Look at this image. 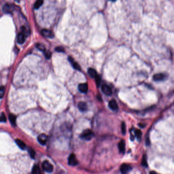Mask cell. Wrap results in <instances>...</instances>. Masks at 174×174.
Wrapping results in <instances>:
<instances>
[{"mask_svg":"<svg viewBox=\"0 0 174 174\" xmlns=\"http://www.w3.org/2000/svg\"><path fill=\"white\" fill-rule=\"evenodd\" d=\"M6 120L7 119L5 114L4 113H2L0 116V122L5 123L6 122Z\"/></svg>","mask_w":174,"mask_h":174,"instance_id":"cell-27","label":"cell"},{"mask_svg":"<svg viewBox=\"0 0 174 174\" xmlns=\"http://www.w3.org/2000/svg\"><path fill=\"white\" fill-rule=\"evenodd\" d=\"M96 78V84L98 86H99L100 84H101V78L100 77L99 75H97V77L95 78Z\"/></svg>","mask_w":174,"mask_h":174,"instance_id":"cell-30","label":"cell"},{"mask_svg":"<svg viewBox=\"0 0 174 174\" xmlns=\"http://www.w3.org/2000/svg\"><path fill=\"white\" fill-rule=\"evenodd\" d=\"M28 152H29V153L30 154V157L32 158H33L34 159L35 158V152L34 151V150L30 148H29L28 149Z\"/></svg>","mask_w":174,"mask_h":174,"instance_id":"cell-23","label":"cell"},{"mask_svg":"<svg viewBox=\"0 0 174 174\" xmlns=\"http://www.w3.org/2000/svg\"><path fill=\"white\" fill-rule=\"evenodd\" d=\"M78 108L81 112H85L87 110V105L85 102H80L78 104Z\"/></svg>","mask_w":174,"mask_h":174,"instance_id":"cell-12","label":"cell"},{"mask_svg":"<svg viewBox=\"0 0 174 174\" xmlns=\"http://www.w3.org/2000/svg\"><path fill=\"white\" fill-rule=\"evenodd\" d=\"M94 132L89 129H86L81 133V134L80 136V137L82 140L88 141L92 139L94 137Z\"/></svg>","mask_w":174,"mask_h":174,"instance_id":"cell-1","label":"cell"},{"mask_svg":"<svg viewBox=\"0 0 174 174\" xmlns=\"http://www.w3.org/2000/svg\"><path fill=\"white\" fill-rule=\"evenodd\" d=\"M132 169L131 165L124 163L121 166L120 171L122 174H127L132 170Z\"/></svg>","mask_w":174,"mask_h":174,"instance_id":"cell-6","label":"cell"},{"mask_svg":"<svg viewBox=\"0 0 174 174\" xmlns=\"http://www.w3.org/2000/svg\"><path fill=\"white\" fill-rule=\"evenodd\" d=\"M36 48L40 51H42V52H45L46 49V48L45 47V46L42 44H40V43H37L36 44Z\"/></svg>","mask_w":174,"mask_h":174,"instance_id":"cell-20","label":"cell"},{"mask_svg":"<svg viewBox=\"0 0 174 174\" xmlns=\"http://www.w3.org/2000/svg\"><path fill=\"white\" fill-rule=\"evenodd\" d=\"M108 107L110 109L113 111H115L118 109V105L115 100H111L109 101Z\"/></svg>","mask_w":174,"mask_h":174,"instance_id":"cell-11","label":"cell"},{"mask_svg":"<svg viewBox=\"0 0 174 174\" xmlns=\"http://www.w3.org/2000/svg\"><path fill=\"white\" fill-rule=\"evenodd\" d=\"M9 119L12 125L13 126H16V117L14 115L11 114L9 116Z\"/></svg>","mask_w":174,"mask_h":174,"instance_id":"cell-19","label":"cell"},{"mask_svg":"<svg viewBox=\"0 0 174 174\" xmlns=\"http://www.w3.org/2000/svg\"><path fill=\"white\" fill-rule=\"evenodd\" d=\"M101 89L102 92L106 96H111L112 94V91L111 87L107 84H103L101 86Z\"/></svg>","mask_w":174,"mask_h":174,"instance_id":"cell-3","label":"cell"},{"mask_svg":"<svg viewBox=\"0 0 174 174\" xmlns=\"http://www.w3.org/2000/svg\"><path fill=\"white\" fill-rule=\"evenodd\" d=\"M150 174H159L158 173H157V172H155V171H151L150 173Z\"/></svg>","mask_w":174,"mask_h":174,"instance_id":"cell-32","label":"cell"},{"mask_svg":"<svg viewBox=\"0 0 174 174\" xmlns=\"http://www.w3.org/2000/svg\"><path fill=\"white\" fill-rule=\"evenodd\" d=\"M37 140L42 145H45L48 140V136L45 134H42L38 136Z\"/></svg>","mask_w":174,"mask_h":174,"instance_id":"cell-9","label":"cell"},{"mask_svg":"<svg viewBox=\"0 0 174 174\" xmlns=\"http://www.w3.org/2000/svg\"><path fill=\"white\" fill-rule=\"evenodd\" d=\"M166 78V76L163 73H159L154 75L153 79L155 81H161L164 80Z\"/></svg>","mask_w":174,"mask_h":174,"instance_id":"cell-10","label":"cell"},{"mask_svg":"<svg viewBox=\"0 0 174 174\" xmlns=\"http://www.w3.org/2000/svg\"><path fill=\"white\" fill-rule=\"evenodd\" d=\"M69 164L71 166H76L78 164V161L76 157L75 154H72L70 155L68 159Z\"/></svg>","mask_w":174,"mask_h":174,"instance_id":"cell-5","label":"cell"},{"mask_svg":"<svg viewBox=\"0 0 174 174\" xmlns=\"http://www.w3.org/2000/svg\"><path fill=\"white\" fill-rule=\"evenodd\" d=\"M87 73L89 76L93 78H95L98 75L97 71L93 68H89L87 70Z\"/></svg>","mask_w":174,"mask_h":174,"instance_id":"cell-15","label":"cell"},{"mask_svg":"<svg viewBox=\"0 0 174 174\" xmlns=\"http://www.w3.org/2000/svg\"><path fill=\"white\" fill-rule=\"evenodd\" d=\"M32 174H41V170L38 165H35L33 167Z\"/></svg>","mask_w":174,"mask_h":174,"instance_id":"cell-18","label":"cell"},{"mask_svg":"<svg viewBox=\"0 0 174 174\" xmlns=\"http://www.w3.org/2000/svg\"><path fill=\"white\" fill-rule=\"evenodd\" d=\"M15 143L21 149L25 150L26 148V145L23 141L17 139L15 140Z\"/></svg>","mask_w":174,"mask_h":174,"instance_id":"cell-17","label":"cell"},{"mask_svg":"<svg viewBox=\"0 0 174 174\" xmlns=\"http://www.w3.org/2000/svg\"><path fill=\"white\" fill-rule=\"evenodd\" d=\"M44 2L42 0H38V1H37L35 4H34V7L35 9H38L43 5Z\"/></svg>","mask_w":174,"mask_h":174,"instance_id":"cell-21","label":"cell"},{"mask_svg":"<svg viewBox=\"0 0 174 174\" xmlns=\"http://www.w3.org/2000/svg\"><path fill=\"white\" fill-rule=\"evenodd\" d=\"M22 29V33L24 35L25 37H27V36H28L29 35V33H28V31L27 30V29H26V28L25 27V26H22L21 27Z\"/></svg>","mask_w":174,"mask_h":174,"instance_id":"cell-24","label":"cell"},{"mask_svg":"<svg viewBox=\"0 0 174 174\" xmlns=\"http://www.w3.org/2000/svg\"><path fill=\"white\" fill-rule=\"evenodd\" d=\"M42 34L45 37L52 38L54 37V33L50 30L48 29H43L41 31Z\"/></svg>","mask_w":174,"mask_h":174,"instance_id":"cell-7","label":"cell"},{"mask_svg":"<svg viewBox=\"0 0 174 174\" xmlns=\"http://www.w3.org/2000/svg\"><path fill=\"white\" fill-rule=\"evenodd\" d=\"M88 89V85L86 83H80L78 85V90L80 92L86 94L87 93Z\"/></svg>","mask_w":174,"mask_h":174,"instance_id":"cell-8","label":"cell"},{"mask_svg":"<svg viewBox=\"0 0 174 174\" xmlns=\"http://www.w3.org/2000/svg\"><path fill=\"white\" fill-rule=\"evenodd\" d=\"M135 135L136 137L137 138V139H140L141 138L142 135V131L140 130H139V129L136 130L135 131Z\"/></svg>","mask_w":174,"mask_h":174,"instance_id":"cell-22","label":"cell"},{"mask_svg":"<svg viewBox=\"0 0 174 174\" xmlns=\"http://www.w3.org/2000/svg\"><path fill=\"white\" fill-rule=\"evenodd\" d=\"M55 51L58 52H60V53H64L65 50L62 47H57L55 48Z\"/></svg>","mask_w":174,"mask_h":174,"instance_id":"cell-31","label":"cell"},{"mask_svg":"<svg viewBox=\"0 0 174 174\" xmlns=\"http://www.w3.org/2000/svg\"><path fill=\"white\" fill-rule=\"evenodd\" d=\"M25 36L22 33L20 32L18 35V38L17 41L19 44H23L25 43Z\"/></svg>","mask_w":174,"mask_h":174,"instance_id":"cell-14","label":"cell"},{"mask_svg":"<svg viewBox=\"0 0 174 174\" xmlns=\"http://www.w3.org/2000/svg\"><path fill=\"white\" fill-rule=\"evenodd\" d=\"M5 94V87L2 86L0 87V99H2Z\"/></svg>","mask_w":174,"mask_h":174,"instance_id":"cell-28","label":"cell"},{"mask_svg":"<svg viewBox=\"0 0 174 174\" xmlns=\"http://www.w3.org/2000/svg\"><path fill=\"white\" fill-rule=\"evenodd\" d=\"M43 168L44 170L47 173H51L53 171V167L48 161H45L43 163Z\"/></svg>","mask_w":174,"mask_h":174,"instance_id":"cell-4","label":"cell"},{"mask_svg":"<svg viewBox=\"0 0 174 174\" xmlns=\"http://www.w3.org/2000/svg\"><path fill=\"white\" fill-rule=\"evenodd\" d=\"M142 164L144 167H147L148 164H147V157L146 155H145L143 157V158L142 159Z\"/></svg>","mask_w":174,"mask_h":174,"instance_id":"cell-26","label":"cell"},{"mask_svg":"<svg viewBox=\"0 0 174 174\" xmlns=\"http://www.w3.org/2000/svg\"><path fill=\"white\" fill-rule=\"evenodd\" d=\"M119 149L121 153L124 154L125 151V143L124 140H121L119 144Z\"/></svg>","mask_w":174,"mask_h":174,"instance_id":"cell-16","label":"cell"},{"mask_svg":"<svg viewBox=\"0 0 174 174\" xmlns=\"http://www.w3.org/2000/svg\"><path fill=\"white\" fill-rule=\"evenodd\" d=\"M68 59H69L70 62L72 64V65L73 67L74 68V69H75V70H77L78 71H81V69L80 66L79 65V64L77 62H75L74 60L73 59V58L72 57H69V58H68Z\"/></svg>","mask_w":174,"mask_h":174,"instance_id":"cell-13","label":"cell"},{"mask_svg":"<svg viewBox=\"0 0 174 174\" xmlns=\"http://www.w3.org/2000/svg\"><path fill=\"white\" fill-rule=\"evenodd\" d=\"M122 133L123 135H125L126 133V124L124 122H123L122 124Z\"/></svg>","mask_w":174,"mask_h":174,"instance_id":"cell-29","label":"cell"},{"mask_svg":"<svg viewBox=\"0 0 174 174\" xmlns=\"http://www.w3.org/2000/svg\"><path fill=\"white\" fill-rule=\"evenodd\" d=\"M14 10V5L11 3H6L2 7V10L5 13H11Z\"/></svg>","mask_w":174,"mask_h":174,"instance_id":"cell-2","label":"cell"},{"mask_svg":"<svg viewBox=\"0 0 174 174\" xmlns=\"http://www.w3.org/2000/svg\"><path fill=\"white\" fill-rule=\"evenodd\" d=\"M44 54H45V57H46V58L47 59H49L51 58V56H52V53L50 52V51L46 50V51L44 52Z\"/></svg>","mask_w":174,"mask_h":174,"instance_id":"cell-25","label":"cell"}]
</instances>
